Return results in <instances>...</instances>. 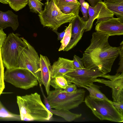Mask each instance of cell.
I'll list each match as a JSON object with an SVG mask.
<instances>
[{"label": "cell", "mask_w": 123, "mask_h": 123, "mask_svg": "<svg viewBox=\"0 0 123 123\" xmlns=\"http://www.w3.org/2000/svg\"><path fill=\"white\" fill-rule=\"evenodd\" d=\"M109 37L99 31L92 33L90 44L81 58L84 68H97L105 74L110 72L119 52L118 47L111 46L109 44Z\"/></svg>", "instance_id": "6da1fadb"}, {"label": "cell", "mask_w": 123, "mask_h": 123, "mask_svg": "<svg viewBox=\"0 0 123 123\" xmlns=\"http://www.w3.org/2000/svg\"><path fill=\"white\" fill-rule=\"evenodd\" d=\"M17 100L21 121H46L52 118L53 114L46 108L37 92L18 96Z\"/></svg>", "instance_id": "7a4b0ae2"}, {"label": "cell", "mask_w": 123, "mask_h": 123, "mask_svg": "<svg viewBox=\"0 0 123 123\" xmlns=\"http://www.w3.org/2000/svg\"><path fill=\"white\" fill-rule=\"evenodd\" d=\"M62 89L49 91L47 98L52 108L69 110L76 108L83 101L85 91L77 89L74 92H67Z\"/></svg>", "instance_id": "3957f363"}, {"label": "cell", "mask_w": 123, "mask_h": 123, "mask_svg": "<svg viewBox=\"0 0 123 123\" xmlns=\"http://www.w3.org/2000/svg\"><path fill=\"white\" fill-rule=\"evenodd\" d=\"M110 101L94 98L88 95L86 97L84 102L94 115L100 120L123 122V114L115 108Z\"/></svg>", "instance_id": "277c9868"}, {"label": "cell", "mask_w": 123, "mask_h": 123, "mask_svg": "<svg viewBox=\"0 0 123 123\" xmlns=\"http://www.w3.org/2000/svg\"><path fill=\"white\" fill-rule=\"evenodd\" d=\"M45 4L44 10L38 15L44 27H48L53 31H57L62 25L70 23L75 16L73 13L65 14L62 13L53 0H50L48 4L45 3Z\"/></svg>", "instance_id": "5b68a950"}, {"label": "cell", "mask_w": 123, "mask_h": 123, "mask_svg": "<svg viewBox=\"0 0 123 123\" xmlns=\"http://www.w3.org/2000/svg\"><path fill=\"white\" fill-rule=\"evenodd\" d=\"M20 35L13 33L9 34L1 48L2 62L6 69L18 67L19 48L25 44V38L20 37Z\"/></svg>", "instance_id": "8992f818"}, {"label": "cell", "mask_w": 123, "mask_h": 123, "mask_svg": "<svg viewBox=\"0 0 123 123\" xmlns=\"http://www.w3.org/2000/svg\"><path fill=\"white\" fill-rule=\"evenodd\" d=\"M25 44L19 47L18 63V68L30 71L41 82L40 58L33 47L25 39Z\"/></svg>", "instance_id": "52a82bcc"}, {"label": "cell", "mask_w": 123, "mask_h": 123, "mask_svg": "<svg viewBox=\"0 0 123 123\" xmlns=\"http://www.w3.org/2000/svg\"><path fill=\"white\" fill-rule=\"evenodd\" d=\"M4 81L16 87L27 90L37 86L38 82L34 75L27 69L17 68L6 69Z\"/></svg>", "instance_id": "ba28073f"}, {"label": "cell", "mask_w": 123, "mask_h": 123, "mask_svg": "<svg viewBox=\"0 0 123 123\" xmlns=\"http://www.w3.org/2000/svg\"><path fill=\"white\" fill-rule=\"evenodd\" d=\"M98 68H83L74 70L64 75L68 85L74 83L79 87L88 86L93 83L98 77L104 74Z\"/></svg>", "instance_id": "9c48e42d"}, {"label": "cell", "mask_w": 123, "mask_h": 123, "mask_svg": "<svg viewBox=\"0 0 123 123\" xmlns=\"http://www.w3.org/2000/svg\"><path fill=\"white\" fill-rule=\"evenodd\" d=\"M101 77L109 80L97 78L94 82L104 84L111 88L113 102H118L123 101V72L121 74L116 73L114 75L105 74Z\"/></svg>", "instance_id": "30bf717a"}, {"label": "cell", "mask_w": 123, "mask_h": 123, "mask_svg": "<svg viewBox=\"0 0 123 123\" xmlns=\"http://www.w3.org/2000/svg\"><path fill=\"white\" fill-rule=\"evenodd\" d=\"M89 18L87 21L85 31H90L92 26L93 23L96 19L95 24L105 21L113 17L114 14L107 8L104 2H98L94 7L89 6L88 9Z\"/></svg>", "instance_id": "8fae6325"}, {"label": "cell", "mask_w": 123, "mask_h": 123, "mask_svg": "<svg viewBox=\"0 0 123 123\" xmlns=\"http://www.w3.org/2000/svg\"><path fill=\"white\" fill-rule=\"evenodd\" d=\"M87 22L82 20L79 15L75 16L70 22L72 25L70 41L63 51H68L76 45L86 29Z\"/></svg>", "instance_id": "7c38bea8"}, {"label": "cell", "mask_w": 123, "mask_h": 123, "mask_svg": "<svg viewBox=\"0 0 123 123\" xmlns=\"http://www.w3.org/2000/svg\"><path fill=\"white\" fill-rule=\"evenodd\" d=\"M95 30L110 36L123 34V21L119 18L114 17L100 22L96 25Z\"/></svg>", "instance_id": "4fadbf2b"}, {"label": "cell", "mask_w": 123, "mask_h": 123, "mask_svg": "<svg viewBox=\"0 0 123 123\" xmlns=\"http://www.w3.org/2000/svg\"><path fill=\"white\" fill-rule=\"evenodd\" d=\"M73 61L59 57L51 66L50 74L51 79L58 77H64L66 73L74 71Z\"/></svg>", "instance_id": "5bb4252c"}, {"label": "cell", "mask_w": 123, "mask_h": 123, "mask_svg": "<svg viewBox=\"0 0 123 123\" xmlns=\"http://www.w3.org/2000/svg\"><path fill=\"white\" fill-rule=\"evenodd\" d=\"M41 82L39 84L44 85L46 93L48 94L50 91L51 79L50 70L51 66L47 57L40 54Z\"/></svg>", "instance_id": "9a60e30c"}, {"label": "cell", "mask_w": 123, "mask_h": 123, "mask_svg": "<svg viewBox=\"0 0 123 123\" xmlns=\"http://www.w3.org/2000/svg\"><path fill=\"white\" fill-rule=\"evenodd\" d=\"M18 17L11 10L5 12L0 11V27L3 29L10 27L15 31L19 25Z\"/></svg>", "instance_id": "2e32d148"}, {"label": "cell", "mask_w": 123, "mask_h": 123, "mask_svg": "<svg viewBox=\"0 0 123 123\" xmlns=\"http://www.w3.org/2000/svg\"><path fill=\"white\" fill-rule=\"evenodd\" d=\"M104 2L114 15L123 20V0H106Z\"/></svg>", "instance_id": "e0dca14e"}, {"label": "cell", "mask_w": 123, "mask_h": 123, "mask_svg": "<svg viewBox=\"0 0 123 123\" xmlns=\"http://www.w3.org/2000/svg\"><path fill=\"white\" fill-rule=\"evenodd\" d=\"M49 111L53 114L62 117L68 122L73 121L80 117L82 116L81 114L74 113L67 110L53 109L51 108Z\"/></svg>", "instance_id": "ac0fdd59"}, {"label": "cell", "mask_w": 123, "mask_h": 123, "mask_svg": "<svg viewBox=\"0 0 123 123\" xmlns=\"http://www.w3.org/2000/svg\"><path fill=\"white\" fill-rule=\"evenodd\" d=\"M0 121H19L21 120L20 115L13 113L9 111L0 101Z\"/></svg>", "instance_id": "d6986e66"}, {"label": "cell", "mask_w": 123, "mask_h": 123, "mask_svg": "<svg viewBox=\"0 0 123 123\" xmlns=\"http://www.w3.org/2000/svg\"><path fill=\"white\" fill-rule=\"evenodd\" d=\"M100 87L93 83L88 86H84L83 87L86 89L89 92V96L91 98L102 100H109L106 96L99 89Z\"/></svg>", "instance_id": "ffe728a7"}, {"label": "cell", "mask_w": 123, "mask_h": 123, "mask_svg": "<svg viewBox=\"0 0 123 123\" xmlns=\"http://www.w3.org/2000/svg\"><path fill=\"white\" fill-rule=\"evenodd\" d=\"M80 3H71L65 6H57L63 13L65 14L73 13L75 16L79 15Z\"/></svg>", "instance_id": "44dd1931"}, {"label": "cell", "mask_w": 123, "mask_h": 123, "mask_svg": "<svg viewBox=\"0 0 123 123\" xmlns=\"http://www.w3.org/2000/svg\"><path fill=\"white\" fill-rule=\"evenodd\" d=\"M68 85V82L64 77H58L51 79L50 85L55 89H63Z\"/></svg>", "instance_id": "7402d4cb"}, {"label": "cell", "mask_w": 123, "mask_h": 123, "mask_svg": "<svg viewBox=\"0 0 123 123\" xmlns=\"http://www.w3.org/2000/svg\"><path fill=\"white\" fill-rule=\"evenodd\" d=\"M29 6L30 11L38 14L43 11L42 6L44 4L38 0H28L27 4Z\"/></svg>", "instance_id": "603a6c76"}, {"label": "cell", "mask_w": 123, "mask_h": 123, "mask_svg": "<svg viewBox=\"0 0 123 123\" xmlns=\"http://www.w3.org/2000/svg\"><path fill=\"white\" fill-rule=\"evenodd\" d=\"M10 7L16 12L22 9L28 4V0H8Z\"/></svg>", "instance_id": "cb8c5ba5"}, {"label": "cell", "mask_w": 123, "mask_h": 123, "mask_svg": "<svg viewBox=\"0 0 123 123\" xmlns=\"http://www.w3.org/2000/svg\"><path fill=\"white\" fill-rule=\"evenodd\" d=\"M72 24L70 23L68 26L65 29V32L64 37L61 41V46L58 51L63 50L69 43L71 37V31Z\"/></svg>", "instance_id": "d4e9b609"}, {"label": "cell", "mask_w": 123, "mask_h": 123, "mask_svg": "<svg viewBox=\"0 0 123 123\" xmlns=\"http://www.w3.org/2000/svg\"><path fill=\"white\" fill-rule=\"evenodd\" d=\"M1 48H0V96L5 88L4 82V66L1 57Z\"/></svg>", "instance_id": "484cf974"}, {"label": "cell", "mask_w": 123, "mask_h": 123, "mask_svg": "<svg viewBox=\"0 0 123 123\" xmlns=\"http://www.w3.org/2000/svg\"><path fill=\"white\" fill-rule=\"evenodd\" d=\"M79 0L81 10L83 14V17L81 18L84 21H87L89 18L88 9L89 5L87 2L85 1V0Z\"/></svg>", "instance_id": "4316f807"}, {"label": "cell", "mask_w": 123, "mask_h": 123, "mask_svg": "<svg viewBox=\"0 0 123 123\" xmlns=\"http://www.w3.org/2000/svg\"><path fill=\"white\" fill-rule=\"evenodd\" d=\"M120 59L119 63V67L117 71V73L123 72V41L120 43V46L118 47Z\"/></svg>", "instance_id": "83f0119b"}, {"label": "cell", "mask_w": 123, "mask_h": 123, "mask_svg": "<svg viewBox=\"0 0 123 123\" xmlns=\"http://www.w3.org/2000/svg\"><path fill=\"white\" fill-rule=\"evenodd\" d=\"M73 64L74 70L84 68L83 64L79 57L74 55V57Z\"/></svg>", "instance_id": "f1b7e54d"}, {"label": "cell", "mask_w": 123, "mask_h": 123, "mask_svg": "<svg viewBox=\"0 0 123 123\" xmlns=\"http://www.w3.org/2000/svg\"><path fill=\"white\" fill-rule=\"evenodd\" d=\"M57 6L65 5L71 3H79L78 0H53Z\"/></svg>", "instance_id": "f546056e"}, {"label": "cell", "mask_w": 123, "mask_h": 123, "mask_svg": "<svg viewBox=\"0 0 123 123\" xmlns=\"http://www.w3.org/2000/svg\"><path fill=\"white\" fill-rule=\"evenodd\" d=\"M110 101L115 108L123 114V101L117 102Z\"/></svg>", "instance_id": "4dcf8cb0"}, {"label": "cell", "mask_w": 123, "mask_h": 123, "mask_svg": "<svg viewBox=\"0 0 123 123\" xmlns=\"http://www.w3.org/2000/svg\"><path fill=\"white\" fill-rule=\"evenodd\" d=\"M77 89L76 85L74 84L68 85L66 88L62 90V91L67 92H72L75 91Z\"/></svg>", "instance_id": "1f68e13d"}, {"label": "cell", "mask_w": 123, "mask_h": 123, "mask_svg": "<svg viewBox=\"0 0 123 123\" xmlns=\"http://www.w3.org/2000/svg\"><path fill=\"white\" fill-rule=\"evenodd\" d=\"M6 35L3 30V29L0 27V48H1L3 45L6 38Z\"/></svg>", "instance_id": "d6a6232c"}, {"label": "cell", "mask_w": 123, "mask_h": 123, "mask_svg": "<svg viewBox=\"0 0 123 123\" xmlns=\"http://www.w3.org/2000/svg\"><path fill=\"white\" fill-rule=\"evenodd\" d=\"M65 29L61 33H59L56 30H54L53 31L57 35L58 39L61 41L62 39L64 37L65 32Z\"/></svg>", "instance_id": "836d02e7"}, {"label": "cell", "mask_w": 123, "mask_h": 123, "mask_svg": "<svg viewBox=\"0 0 123 123\" xmlns=\"http://www.w3.org/2000/svg\"><path fill=\"white\" fill-rule=\"evenodd\" d=\"M102 0H87L91 5V7L94 6L98 2L102 1Z\"/></svg>", "instance_id": "e575fe53"}, {"label": "cell", "mask_w": 123, "mask_h": 123, "mask_svg": "<svg viewBox=\"0 0 123 123\" xmlns=\"http://www.w3.org/2000/svg\"><path fill=\"white\" fill-rule=\"evenodd\" d=\"M0 2L5 4H8V0H0Z\"/></svg>", "instance_id": "d590c367"}, {"label": "cell", "mask_w": 123, "mask_h": 123, "mask_svg": "<svg viewBox=\"0 0 123 123\" xmlns=\"http://www.w3.org/2000/svg\"><path fill=\"white\" fill-rule=\"evenodd\" d=\"M46 0L47 1V2H46V3H47V4H48L49 1V0Z\"/></svg>", "instance_id": "8d00e7d4"}]
</instances>
